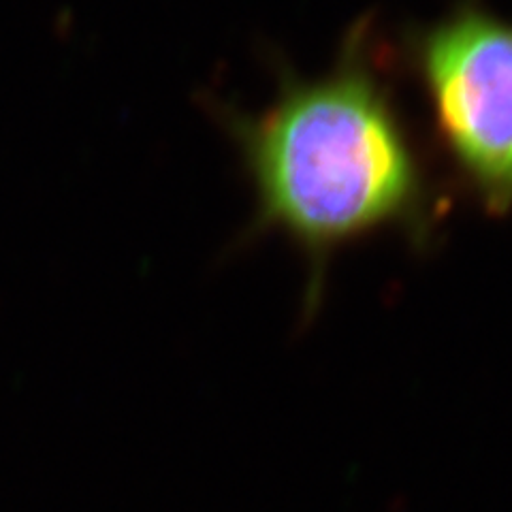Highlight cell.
Returning a JSON list of instances; mask_svg holds the SVG:
<instances>
[{"mask_svg": "<svg viewBox=\"0 0 512 512\" xmlns=\"http://www.w3.org/2000/svg\"><path fill=\"white\" fill-rule=\"evenodd\" d=\"M276 75L274 99L259 111L210 92L199 103L227 135L254 197L233 246L288 239L308 265L301 314L310 323L335 252L382 231L427 244L438 203L367 22L348 32L327 73L301 77L276 64Z\"/></svg>", "mask_w": 512, "mask_h": 512, "instance_id": "1", "label": "cell"}, {"mask_svg": "<svg viewBox=\"0 0 512 512\" xmlns=\"http://www.w3.org/2000/svg\"><path fill=\"white\" fill-rule=\"evenodd\" d=\"M410 69L440 150L489 216L512 212V20L463 3L414 32Z\"/></svg>", "mask_w": 512, "mask_h": 512, "instance_id": "2", "label": "cell"}]
</instances>
